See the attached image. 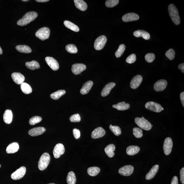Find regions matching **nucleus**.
<instances>
[{"label": "nucleus", "mask_w": 184, "mask_h": 184, "mask_svg": "<svg viewBox=\"0 0 184 184\" xmlns=\"http://www.w3.org/2000/svg\"><path fill=\"white\" fill-rule=\"evenodd\" d=\"M38 14L35 12H28L23 17L18 21L17 25L20 26L27 25L37 18Z\"/></svg>", "instance_id": "obj_1"}, {"label": "nucleus", "mask_w": 184, "mask_h": 184, "mask_svg": "<svg viewBox=\"0 0 184 184\" xmlns=\"http://www.w3.org/2000/svg\"><path fill=\"white\" fill-rule=\"evenodd\" d=\"M168 10L170 17L173 23L176 25H179L181 23V19L176 7L173 4H171L169 6Z\"/></svg>", "instance_id": "obj_2"}, {"label": "nucleus", "mask_w": 184, "mask_h": 184, "mask_svg": "<svg viewBox=\"0 0 184 184\" xmlns=\"http://www.w3.org/2000/svg\"><path fill=\"white\" fill-rule=\"evenodd\" d=\"M50 160V155L45 153L42 155L38 162V168L40 171H43L46 169L49 165Z\"/></svg>", "instance_id": "obj_3"}, {"label": "nucleus", "mask_w": 184, "mask_h": 184, "mask_svg": "<svg viewBox=\"0 0 184 184\" xmlns=\"http://www.w3.org/2000/svg\"><path fill=\"white\" fill-rule=\"evenodd\" d=\"M135 121L136 125L143 130L149 131L152 127L151 123L143 117L141 118L137 117L135 118Z\"/></svg>", "instance_id": "obj_4"}, {"label": "nucleus", "mask_w": 184, "mask_h": 184, "mask_svg": "<svg viewBox=\"0 0 184 184\" xmlns=\"http://www.w3.org/2000/svg\"><path fill=\"white\" fill-rule=\"evenodd\" d=\"M50 30L49 28L44 27L40 28L36 32L35 35L40 40L44 41L49 37Z\"/></svg>", "instance_id": "obj_5"}, {"label": "nucleus", "mask_w": 184, "mask_h": 184, "mask_svg": "<svg viewBox=\"0 0 184 184\" xmlns=\"http://www.w3.org/2000/svg\"><path fill=\"white\" fill-rule=\"evenodd\" d=\"M107 40L106 37L104 35L100 36L97 38L94 43L95 49L98 50H102L106 45Z\"/></svg>", "instance_id": "obj_6"}, {"label": "nucleus", "mask_w": 184, "mask_h": 184, "mask_svg": "<svg viewBox=\"0 0 184 184\" xmlns=\"http://www.w3.org/2000/svg\"><path fill=\"white\" fill-rule=\"evenodd\" d=\"M145 106L148 110L155 112L159 113L162 111V107L161 105L152 101L147 102Z\"/></svg>", "instance_id": "obj_7"}, {"label": "nucleus", "mask_w": 184, "mask_h": 184, "mask_svg": "<svg viewBox=\"0 0 184 184\" xmlns=\"http://www.w3.org/2000/svg\"><path fill=\"white\" fill-rule=\"evenodd\" d=\"M65 152V148L63 144L59 143L56 144L54 147L53 151L54 156L55 158L58 159Z\"/></svg>", "instance_id": "obj_8"}, {"label": "nucleus", "mask_w": 184, "mask_h": 184, "mask_svg": "<svg viewBox=\"0 0 184 184\" xmlns=\"http://www.w3.org/2000/svg\"><path fill=\"white\" fill-rule=\"evenodd\" d=\"M26 169V167H22L17 171L14 172L11 175V178L14 180H19L23 178L25 175Z\"/></svg>", "instance_id": "obj_9"}, {"label": "nucleus", "mask_w": 184, "mask_h": 184, "mask_svg": "<svg viewBox=\"0 0 184 184\" xmlns=\"http://www.w3.org/2000/svg\"><path fill=\"white\" fill-rule=\"evenodd\" d=\"M173 146L172 140L171 138L167 137L165 139L164 143L163 150L165 155H169L170 154Z\"/></svg>", "instance_id": "obj_10"}, {"label": "nucleus", "mask_w": 184, "mask_h": 184, "mask_svg": "<svg viewBox=\"0 0 184 184\" xmlns=\"http://www.w3.org/2000/svg\"><path fill=\"white\" fill-rule=\"evenodd\" d=\"M134 170V167L132 165H126L119 169V173L121 175L128 176L132 174Z\"/></svg>", "instance_id": "obj_11"}, {"label": "nucleus", "mask_w": 184, "mask_h": 184, "mask_svg": "<svg viewBox=\"0 0 184 184\" xmlns=\"http://www.w3.org/2000/svg\"><path fill=\"white\" fill-rule=\"evenodd\" d=\"M45 60L48 65L54 71L57 70L59 68V64L55 59L50 57H47Z\"/></svg>", "instance_id": "obj_12"}, {"label": "nucleus", "mask_w": 184, "mask_h": 184, "mask_svg": "<svg viewBox=\"0 0 184 184\" xmlns=\"http://www.w3.org/2000/svg\"><path fill=\"white\" fill-rule=\"evenodd\" d=\"M167 81L164 80H161L155 83L154 89L156 92H162L167 87Z\"/></svg>", "instance_id": "obj_13"}, {"label": "nucleus", "mask_w": 184, "mask_h": 184, "mask_svg": "<svg viewBox=\"0 0 184 184\" xmlns=\"http://www.w3.org/2000/svg\"><path fill=\"white\" fill-rule=\"evenodd\" d=\"M106 133V131L102 127H98L92 131L91 136L92 139H97L104 136Z\"/></svg>", "instance_id": "obj_14"}, {"label": "nucleus", "mask_w": 184, "mask_h": 184, "mask_svg": "<svg viewBox=\"0 0 184 184\" xmlns=\"http://www.w3.org/2000/svg\"><path fill=\"white\" fill-rule=\"evenodd\" d=\"M86 69V66L82 64H76L72 65V71L75 75H78L81 73Z\"/></svg>", "instance_id": "obj_15"}, {"label": "nucleus", "mask_w": 184, "mask_h": 184, "mask_svg": "<svg viewBox=\"0 0 184 184\" xmlns=\"http://www.w3.org/2000/svg\"><path fill=\"white\" fill-rule=\"evenodd\" d=\"M139 16L137 14L134 13H129L123 16L122 20L125 22L137 21L139 19Z\"/></svg>", "instance_id": "obj_16"}, {"label": "nucleus", "mask_w": 184, "mask_h": 184, "mask_svg": "<svg viewBox=\"0 0 184 184\" xmlns=\"http://www.w3.org/2000/svg\"><path fill=\"white\" fill-rule=\"evenodd\" d=\"M143 80L142 76L137 75L134 77L131 80L130 83V87L133 89H136L138 87L141 83Z\"/></svg>", "instance_id": "obj_17"}, {"label": "nucleus", "mask_w": 184, "mask_h": 184, "mask_svg": "<svg viewBox=\"0 0 184 184\" xmlns=\"http://www.w3.org/2000/svg\"><path fill=\"white\" fill-rule=\"evenodd\" d=\"M45 131L46 129L44 127H37L30 129L28 132V134L32 136H38L43 134Z\"/></svg>", "instance_id": "obj_18"}, {"label": "nucleus", "mask_w": 184, "mask_h": 184, "mask_svg": "<svg viewBox=\"0 0 184 184\" xmlns=\"http://www.w3.org/2000/svg\"><path fill=\"white\" fill-rule=\"evenodd\" d=\"M11 77L14 81L19 85L23 83L25 79V77L20 73H13L12 74Z\"/></svg>", "instance_id": "obj_19"}, {"label": "nucleus", "mask_w": 184, "mask_h": 184, "mask_svg": "<svg viewBox=\"0 0 184 184\" xmlns=\"http://www.w3.org/2000/svg\"><path fill=\"white\" fill-rule=\"evenodd\" d=\"M115 85H116V84L115 83L113 82L109 83L106 85L102 91L101 95L103 97L108 96L110 94L111 90L114 87Z\"/></svg>", "instance_id": "obj_20"}, {"label": "nucleus", "mask_w": 184, "mask_h": 184, "mask_svg": "<svg viewBox=\"0 0 184 184\" xmlns=\"http://www.w3.org/2000/svg\"><path fill=\"white\" fill-rule=\"evenodd\" d=\"M93 85V82L91 80L85 83L80 90V94L83 95L87 94L92 88Z\"/></svg>", "instance_id": "obj_21"}, {"label": "nucleus", "mask_w": 184, "mask_h": 184, "mask_svg": "<svg viewBox=\"0 0 184 184\" xmlns=\"http://www.w3.org/2000/svg\"><path fill=\"white\" fill-rule=\"evenodd\" d=\"M133 35L136 37H141L145 40H148L150 38V35L147 32L143 30H138L133 33Z\"/></svg>", "instance_id": "obj_22"}, {"label": "nucleus", "mask_w": 184, "mask_h": 184, "mask_svg": "<svg viewBox=\"0 0 184 184\" xmlns=\"http://www.w3.org/2000/svg\"><path fill=\"white\" fill-rule=\"evenodd\" d=\"M13 114L10 110H6L3 115V120L7 124H10L13 120Z\"/></svg>", "instance_id": "obj_23"}, {"label": "nucleus", "mask_w": 184, "mask_h": 184, "mask_svg": "<svg viewBox=\"0 0 184 184\" xmlns=\"http://www.w3.org/2000/svg\"><path fill=\"white\" fill-rule=\"evenodd\" d=\"M19 146L17 142H13L10 144L6 149V152L8 153H15L19 150Z\"/></svg>", "instance_id": "obj_24"}, {"label": "nucleus", "mask_w": 184, "mask_h": 184, "mask_svg": "<svg viewBox=\"0 0 184 184\" xmlns=\"http://www.w3.org/2000/svg\"><path fill=\"white\" fill-rule=\"evenodd\" d=\"M159 166L156 165L153 166L149 172L147 174L146 176V179L147 180H150L154 178L158 171Z\"/></svg>", "instance_id": "obj_25"}, {"label": "nucleus", "mask_w": 184, "mask_h": 184, "mask_svg": "<svg viewBox=\"0 0 184 184\" xmlns=\"http://www.w3.org/2000/svg\"><path fill=\"white\" fill-rule=\"evenodd\" d=\"M74 3L76 7L82 11H85L87 8V5L83 0H74Z\"/></svg>", "instance_id": "obj_26"}, {"label": "nucleus", "mask_w": 184, "mask_h": 184, "mask_svg": "<svg viewBox=\"0 0 184 184\" xmlns=\"http://www.w3.org/2000/svg\"><path fill=\"white\" fill-rule=\"evenodd\" d=\"M112 107L119 111H125L130 108V105L126 104L125 102H119L116 105H113Z\"/></svg>", "instance_id": "obj_27"}, {"label": "nucleus", "mask_w": 184, "mask_h": 184, "mask_svg": "<svg viewBox=\"0 0 184 184\" xmlns=\"http://www.w3.org/2000/svg\"><path fill=\"white\" fill-rule=\"evenodd\" d=\"M115 150V146L113 144H111L107 146L105 148L104 151L106 154L109 157L111 158L114 156L115 153L114 152Z\"/></svg>", "instance_id": "obj_28"}, {"label": "nucleus", "mask_w": 184, "mask_h": 184, "mask_svg": "<svg viewBox=\"0 0 184 184\" xmlns=\"http://www.w3.org/2000/svg\"><path fill=\"white\" fill-rule=\"evenodd\" d=\"M140 150V148L138 146H131L127 148L126 153L128 155H133L137 154Z\"/></svg>", "instance_id": "obj_29"}, {"label": "nucleus", "mask_w": 184, "mask_h": 184, "mask_svg": "<svg viewBox=\"0 0 184 184\" xmlns=\"http://www.w3.org/2000/svg\"><path fill=\"white\" fill-rule=\"evenodd\" d=\"M16 49L18 51L22 53H29L32 52L29 46L26 45H19L16 46Z\"/></svg>", "instance_id": "obj_30"}, {"label": "nucleus", "mask_w": 184, "mask_h": 184, "mask_svg": "<svg viewBox=\"0 0 184 184\" xmlns=\"http://www.w3.org/2000/svg\"><path fill=\"white\" fill-rule=\"evenodd\" d=\"M64 24L66 27H67L72 31L75 32H78L79 31V28L75 24L72 23V22L68 21H65L64 22Z\"/></svg>", "instance_id": "obj_31"}, {"label": "nucleus", "mask_w": 184, "mask_h": 184, "mask_svg": "<svg viewBox=\"0 0 184 184\" xmlns=\"http://www.w3.org/2000/svg\"><path fill=\"white\" fill-rule=\"evenodd\" d=\"M25 65L29 69L33 70L35 69H38L40 68L39 63L37 62L34 60L26 62Z\"/></svg>", "instance_id": "obj_32"}, {"label": "nucleus", "mask_w": 184, "mask_h": 184, "mask_svg": "<svg viewBox=\"0 0 184 184\" xmlns=\"http://www.w3.org/2000/svg\"><path fill=\"white\" fill-rule=\"evenodd\" d=\"M21 88L22 92L26 94H29L32 92V89L30 85L26 83H22L21 84Z\"/></svg>", "instance_id": "obj_33"}, {"label": "nucleus", "mask_w": 184, "mask_h": 184, "mask_svg": "<svg viewBox=\"0 0 184 184\" xmlns=\"http://www.w3.org/2000/svg\"><path fill=\"white\" fill-rule=\"evenodd\" d=\"M76 179V176L73 171L69 173L66 178V181L68 184H75Z\"/></svg>", "instance_id": "obj_34"}, {"label": "nucleus", "mask_w": 184, "mask_h": 184, "mask_svg": "<svg viewBox=\"0 0 184 184\" xmlns=\"http://www.w3.org/2000/svg\"><path fill=\"white\" fill-rule=\"evenodd\" d=\"M66 91L64 90H60L57 92L53 93L50 94V97L54 100H57L59 99L61 97L64 95L66 94Z\"/></svg>", "instance_id": "obj_35"}, {"label": "nucleus", "mask_w": 184, "mask_h": 184, "mask_svg": "<svg viewBox=\"0 0 184 184\" xmlns=\"http://www.w3.org/2000/svg\"><path fill=\"white\" fill-rule=\"evenodd\" d=\"M100 169L97 167H89L87 169V173L89 175L95 176L100 172Z\"/></svg>", "instance_id": "obj_36"}, {"label": "nucleus", "mask_w": 184, "mask_h": 184, "mask_svg": "<svg viewBox=\"0 0 184 184\" xmlns=\"http://www.w3.org/2000/svg\"><path fill=\"white\" fill-rule=\"evenodd\" d=\"M66 49L68 52L71 54H76L78 51L77 48L74 44H68L66 46Z\"/></svg>", "instance_id": "obj_37"}, {"label": "nucleus", "mask_w": 184, "mask_h": 184, "mask_svg": "<svg viewBox=\"0 0 184 184\" xmlns=\"http://www.w3.org/2000/svg\"><path fill=\"white\" fill-rule=\"evenodd\" d=\"M109 128L112 132L116 136H118L121 134V131L120 127L117 126H113L111 125Z\"/></svg>", "instance_id": "obj_38"}, {"label": "nucleus", "mask_w": 184, "mask_h": 184, "mask_svg": "<svg viewBox=\"0 0 184 184\" xmlns=\"http://www.w3.org/2000/svg\"><path fill=\"white\" fill-rule=\"evenodd\" d=\"M126 49V46L124 44H121L119 46L118 49L117 50V51L115 52V56L117 58H119L122 56L125 50Z\"/></svg>", "instance_id": "obj_39"}, {"label": "nucleus", "mask_w": 184, "mask_h": 184, "mask_svg": "<svg viewBox=\"0 0 184 184\" xmlns=\"http://www.w3.org/2000/svg\"><path fill=\"white\" fill-rule=\"evenodd\" d=\"M133 134L137 138H141L143 136V131L138 128H134L133 129Z\"/></svg>", "instance_id": "obj_40"}, {"label": "nucleus", "mask_w": 184, "mask_h": 184, "mask_svg": "<svg viewBox=\"0 0 184 184\" xmlns=\"http://www.w3.org/2000/svg\"><path fill=\"white\" fill-rule=\"evenodd\" d=\"M42 120L41 117L35 116L32 117L30 119L29 123L30 125H34L41 122Z\"/></svg>", "instance_id": "obj_41"}, {"label": "nucleus", "mask_w": 184, "mask_h": 184, "mask_svg": "<svg viewBox=\"0 0 184 184\" xmlns=\"http://www.w3.org/2000/svg\"><path fill=\"white\" fill-rule=\"evenodd\" d=\"M118 0H108L106 2V6L109 8H112L118 4Z\"/></svg>", "instance_id": "obj_42"}, {"label": "nucleus", "mask_w": 184, "mask_h": 184, "mask_svg": "<svg viewBox=\"0 0 184 184\" xmlns=\"http://www.w3.org/2000/svg\"><path fill=\"white\" fill-rule=\"evenodd\" d=\"M165 56L169 59L170 60H173L175 58V52L173 49H169L166 52Z\"/></svg>", "instance_id": "obj_43"}, {"label": "nucleus", "mask_w": 184, "mask_h": 184, "mask_svg": "<svg viewBox=\"0 0 184 184\" xmlns=\"http://www.w3.org/2000/svg\"><path fill=\"white\" fill-rule=\"evenodd\" d=\"M70 120L72 122H80L81 120V118L79 114H75L72 115L70 118Z\"/></svg>", "instance_id": "obj_44"}, {"label": "nucleus", "mask_w": 184, "mask_h": 184, "mask_svg": "<svg viewBox=\"0 0 184 184\" xmlns=\"http://www.w3.org/2000/svg\"><path fill=\"white\" fill-rule=\"evenodd\" d=\"M145 60L148 63H151L155 59V55L153 53H148L145 56Z\"/></svg>", "instance_id": "obj_45"}, {"label": "nucleus", "mask_w": 184, "mask_h": 184, "mask_svg": "<svg viewBox=\"0 0 184 184\" xmlns=\"http://www.w3.org/2000/svg\"><path fill=\"white\" fill-rule=\"evenodd\" d=\"M136 60V56L135 54H132L129 56L127 58L126 62L127 63L131 64L134 63Z\"/></svg>", "instance_id": "obj_46"}, {"label": "nucleus", "mask_w": 184, "mask_h": 184, "mask_svg": "<svg viewBox=\"0 0 184 184\" xmlns=\"http://www.w3.org/2000/svg\"><path fill=\"white\" fill-rule=\"evenodd\" d=\"M73 134L75 138L78 139L80 138V133L79 130L77 129H74L73 130Z\"/></svg>", "instance_id": "obj_47"}, {"label": "nucleus", "mask_w": 184, "mask_h": 184, "mask_svg": "<svg viewBox=\"0 0 184 184\" xmlns=\"http://www.w3.org/2000/svg\"><path fill=\"white\" fill-rule=\"evenodd\" d=\"M180 177L181 181L183 184H184V168L183 167L180 171Z\"/></svg>", "instance_id": "obj_48"}, {"label": "nucleus", "mask_w": 184, "mask_h": 184, "mask_svg": "<svg viewBox=\"0 0 184 184\" xmlns=\"http://www.w3.org/2000/svg\"><path fill=\"white\" fill-rule=\"evenodd\" d=\"M171 184H178V178L176 176H174L171 181Z\"/></svg>", "instance_id": "obj_49"}, {"label": "nucleus", "mask_w": 184, "mask_h": 184, "mask_svg": "<svg viewBox=\"0 0 184 184\" xmlns=\"http://www.w3.org/2000/svg\"><path fill=\"white\" fill-rule=\"evenodd\" d=\"M180 98H181V99L182 105H183V107H184V92H181V94H180Z\"/></svg>", "instance_id": "obj_50"}, {"label": "nucleus", "mask_w": 184, "mask_h": 184, "mask_svg": "<svg viewBox=\"0 0 184 184\" xmlns=\"http://www.w3.org/2000/svg\"><path fill=\"white\" fill-rule=\"evenodd\" d=\"M178 68L180 70H181V71L183 73H184V64L182 63L179 64L178 66Z\"/></svg>", "instance_id": "obj_51"}, {"label": "nucleus", "mask_w": 184, "mask_h": 184, "mask_svg": "<svg viewBox=\"0 0 184 184\" xmlns=\"http://www.w3.org/2000/svg\"><path fill=\"white\" fill-rule=\"evenodd\" d=\"M36 1L37 2L40 3L46 2L49 1V0H36Z\"/></svg>", "instance_id": "obj_52"}, {"label": "nucleus", "mask_w": 184, "mask_h": 184, "mask_svg": "<svg viewBox=\"0 0 184 184\" xmlns=\"http://www.w3.org/2000/svg\"><path fill=\"white\" fill-rule=\"evenodd\" d=\"M3 52V50H2L1 46H0V55L2 54Z\"/></svg>", "instance_id": "obj_53"}, {"label": "nucleus", "mask_w": 184, "mask_h": 184, "mask_svg": "<svg viewBox=\"0 0 184 184\" xmlns=\"http://www.w3.org/2000/svg\"><path fill=\"white\" fill-rule=\"evenodd\" d=\"M28 1V0H23V1Z\"/></svg>", "instance_id": "obj_54"}, {"label": "nucleus", "mask_w": 184, "mask_h": 184, "mask_svg": "<svg viewBox=\"0 0 184 184\" xmlns=\"http://www.w3.org/2000/svg\"><path fill=\"white\" fill-rule=\"evenodd\" d=\"M55 184L54 183H49V184Z\"/></svg>", "instance_id": "obj_55"}, {"label": "nucleus", "mask_w": 184, "mask_h": 184, "mask_svg": "<svg viewBox=\"0 0 184 184\" xmlns=\"http://www.w3.org/2000/svg\"><path fill=\"white\" fill-rule=\"evenodd\" d=\"M1 164H0V168H1Z\"/></svg>", "instance_id": "obj_56"}]
</instances>
